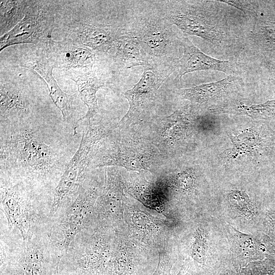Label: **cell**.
I'll use <instances>...</instances> for the list:
<instances>
[{"label":"cell","mask_w":275,"mask_h":275,"mask_svg":"<svg viewBox=\"0 0 275 275\" xmlns=\"http://www.w3.org/2000/svg\"><path fill=\"white\" fill-rule=\"evenodd\" d=\"M69 76L76 83L80 98L87 106V112L80 121L93 118L98 109L96 93L100 88L106 86L105 80L91 70L76 75L70 73Z\"/></svg>","instance_id":"obj_18"},{"label":"cell","mask_w":275,"mask_h":275,"mask_svg":"<svg viewBox=\"0 0 275 275\" xmlns=\"http://www.w3.org/2000/svg\"><path fill=\"white\" fill-rule=\"evenodd\" d=\"M229 199L232 206L241 215L247 218L256 215V209L245 192L232 190L229 194Z\"/></svg>","instance_id":"obj_22"},{"label":"cell","mask_w":275,"mask_h":275,"mask_svg":"<svg viewBox=\"0 0 275 275\" xmlns=\"http://www.w3.org/2000/svg\"><path fill=\"white\" fill-rule=\"evenodd\" d=\"M253 275H275V260H268L262 263Z\"/></svg>","instance_id":"obj_27"},{"label":"cell","mask_w":275,"mask_h":275,"mask_svg":"<svg viewBox=\"0 0 275 275\" xmlns=\"http://www.w3.org/2000/svg\"><path fill=\"white\" fill-rule=\"evenodd\" d=\"M44 1H32L24 18L1 36L0 51L13 45L33 43L47 49L55 29L53 8Z\"/></svg>","instance_id":"obj_8"},{"label":"cell","mask_w":275,"mask_h":275,"mask_svg":"<svg viewBox=\"0 0 275 275\" xmlns=\"http://www.w3.org/2000/svg\"><path fill=\"white\" fill-rule=\"evenodd\" d=\"M232 227L235 231L238 245L242 251L253 252L259 251L263 254L266 253L265 244L259 242L253 237L237 231L232 226Z\"/></svg>","instance_id":"obj_24"},{"label":"cell","mask_w":275,"mask_h":275,"mask_svg":"<svg viewBox=\"0 0 275 275\" xmlns=\"http://www.w3.org/2000/svg\"><path fill=\"white\" fill-rule=\"evenodd\" d=\"M167 19L184 34L198 36L226 53L243 49V33L219 1L173 2Z\"/></svg>","instance_id":"obj_2"},{"label":"cell","mask_w":275,"mask_h":275,"mask_svg":"<svg viewBox=\"0 0 275 275\" xmlns=\"http://www.w3.org/2000/svg\"><path fill=\"white\" fill-rule=\"evenodd\" d=\"M192 179L190 177L187 176H182L180 177L179 184L182 189H187L189 188L192 184Z\"/></svg>","instance_id":"obj_29"},{"label":"cell","mask_w":275,"mask_h":275,"mask_svg":"<svg viewBox=\"0 0 275 275\" xmlns=\"http://www.w3.org/2000/svg\"><path fill=\"white\" fill-rule=\"evenodd\" d=\"M36 228L12 249H1L0 275H53L61 258L49 238L47 226Z\"/></svg>","instance_id":"obj_5"},{"label":"cell","mask_w":275,"mask_h":275,"mask_svg":"<svg viewBox=\"0 0 275 275\" xmlns=\"http://www.w3.org/2000/svg\"><path fill=\"white\" fill-rule=\"evenodd\" d=\"M172 25L167 19L149 17L137 24L134 35H131L138 41L147 56L163 57L170 53L175 41Z\"/></svg>","instance_id":"obj_12"},{"label":"cell","mask_w":275,"mask_h":275,"mask_svg":"<svg viewBox=\"0 0 275 275\" xmlns=\"http://www.w3.org/2000/svg\"><path fill=\"white\" fill-rule=\"evenodd\" d=\"M123 220L121 184L118 176L107 169L105 171L103 185L95 204L92 223L115 231Z\"/></svg>","instance_id":"obj_10"},{"label":"cell","mask_w":275,"mask_h":275,"mask_svg":"<svg viewBox=\"0 0 275 275\" xmlns=\"http://www.w3.org/2000/svg\"><path fill=\"white\" fill-rule=\"evenodd\" d=\"M0 173L54 194L81 138L63 119L43 116L0 126Z\"/></svg>","instance_id":"obj_1"},{"label":"cell","mask_w":275,"mask_h":275,"mask_svg":"<svg viewBox=\"0 0 275 275\" xmlns=\"http://www.w3.org/2000/svg\"><path fill=\"white\" fill-rule=\"evenodd\" d=\"M100 188L86 175L78 189L69 197L49 220V238L62 257L76 236L93 222Z\"/></svg>","instance_id":"obj_4"},{"label":"cell","mask_w":275,"mask_h":275,"mask_svg":"<svg viewBox=\"0 0 275 275\" xmlns=\"http://www.w3.org/2000/svg\"><path fill=\"white\" fill-rule=\"evenodd\" d=\"M183 47V55L176 63L178 73L176 80H180L183 75L198 71H217L225 73L227 76L240 75V65L232 60H223L207 55L195 45L187 36L180 40Z\"/></svg>","instance_id":"obj_11"},{"label":"cell","mask_w":275,"mask_h":275,"mask_svg":"<svg viewBox=\"0 0 275 275\" xmlns=\"http://www.w3.org/2000/svg\"><path fill=\"white\" fill-rule=\"evenodd\" d=\"M214 113L246 115L263 120L275 119V99L263 103L247 105L240 101L226 102L211 108Z\"/></svg>","instance_id":"obj_19"},{"label":"cell","mask_w":275,"mask_h":275,"mask_svg":"<svg viewBox=\"0 0 275 275\" xmlns=\"http://www.w3.org/2000/svg\"><path fill=\"white\" fill-rule=\"evenodd\" d=\"M256 13L243 33V49L275 62V1H255Z\"/></svg>","instance_id":"obj_9"},{"label":"cell","mask_w":275,"mask_h":275,"mask_svg":"<svg viewBox=\"0 0 275 275\" xmlns=\"http://www.w3.org/2000/svg\"><path fill=\"white\" fill-rule=\"evenodd\" d=\"M34 108L33 99L26 90L14 82L1 81L0 126L40 116Z\"/></svg>","instance_id":"obj_13"},{"label":"cell","mask_w":275,"mask_h":275,"mask_svg":"<svg viewBox=\"0 0 275 275\" xmlns=\"http://www.w3.org/2000/svg\"><path fill=\"white\" fill-rule=\"evenodd\" d=\"M1 209L9 225L24 239L36 228L48 223L42 214L41 196L43 191L25 181L10 176L0 175Z\"/></svg>","instance_id":"obj_6"},{"label":"cell","mask_w":275,"mask_h":275,"mask_svg":"<svg viewBox=\"0 0 275 275\" xmlns=\"http://www.w3.org/2000/svg\"><path fill=\"white\" fill-rule=\"evenodd\" d=\"M177 275H191L189 271L183 266Z\"/></svg>","instance_id":"obj_30"},{"label":"cell","mask_w":275,"mask_h":275,"mask_svg":"<svg viewBox=\"0 0 275 275\" xmlns=\"http://www.w3.org/2000/svg\"><path fill=\"white\" fill-rule=\"evenodd\" d=\"M32 1H1L0 34L12 30L24 17Z\"/></svg>","instance_id":"obj_21"},{"label":"cell","mask_w":275,"mask_h":275,"mask_svg":"<svg viewBox=\"0 0 275 275\" xmlns=\"http://www.w3.org/2000/svg\"><path fill=\"white\" fill-rule=\"evenodd\" d=\"M172 264L166 258L159 255L158 262L154 272L152 275H171Z\"/></svg>","instance_id":"obj_26"},{"label":"cell","mask_w":275,"mask_h":275,"mask_svg":"<svg viewBox=\"0 0 275 275\" xmlns=\"http://www.w3.org/2000/svg\"><path fill=\"white\" fill-rule=\"evenodd\" d=\"M274 248H275V246H274Z\"/></svg>","instance_id":"obj_33"},{"label":"cell","mask_w":275,"mask_h":275,"mask_svg":"<svg viewBox=\"0 0 275 275\" xmlns=\"http://www.w3.org/2000/svg\"><path fill=\"white\" fill-rule=\"evenodd\" d=\"M224 275H228V274H224Z\"/></svg>","instance_id":"obj_32"},{"label":"cell","mask_w":275,"mask_h":275,"mask_svg":"<svg viewBox=\"0 0 275 275\" xmlns=\"http://www.w3.org/2000/svg\"><path fill=\"white\" fill-rule=\"evenodd\" d=\"M144 66V71L139 81L124 94L129 108L122 121L139 115L144 104L153 98L163 81L153 66L148 63Z\"/></svg>","instance_id":"obj_15"},{"label":"cell","mask_w":275,"mask_h":275,"mask_svg":"<svg viewBox=\"0 0 275 275\" xmlns=\"http://www.w3.org/2000/svg\"><path fill=\"white\" fill-rule=\"evenodd\" d=\"M113 56L128 68L148 64L147 54L131 35L120 36Z\"/></svg>","instance_id":"obj_20"},{"label":"cell","mask_w":275,"mask_h":275,"mask_svg":"<svg viewBox=\"0 0 275 275\" xmlns=\"http://www.w3.org/2000/svg\"><path fill=\"white\" fill-rule=\"evenodd\" d=\"M266 217L270 230L275 236V210H268L266 213Z\"/></svg>","instance_id":"obj_28"},{"label":"cell","mask_w":275,"mask_h":275,"mask_svg":"<svg viewBox=\"0 0 275 275\" xmlns=\"http://www.w3.org/2000/svg\"><path fill=\"white\" fill-rule=\"evenodd\" d=\"M244 82L240 75H229L213 82L200 84L189 88L178 90L182 98L202 104L221 99L238 91Z\"/></svg>","instance_id":"obj_16"},{"label":"cell","mask_w":275,"mask_h":275,"mask_svg":"<svg viewBox=\"0 0 275 275\" xmlns=\"http://www.w3.org/2000/svg\"><path fill=\"white\" fill-rule=\"evenodd\" d=\"M77 39L93 49L114 54L120 35L109 26L76 22L72 25Z\"/></svg>","instance_id":"obj_17"},{"label":"cell","mask_w":275,"mask_h":275,"mask_svg":"<svg viewBox=\"0 0 275 275\" xmlns=\"http://www.w3.org/2000/svg\"><path fill=\"white\" fill-rule=\"evenodd\" d=\"M46 50L54 67L65 71L76 68L91 70L96 60L91 50L77 39L52 40Z\"/></svg>","instance_id":"obj_14"},{"label":"cell","mask_w":275,"mask_h":275,"mask_svg":"<svg viewBox=\"0 0 275 275\" xmlns=\"http://www.w3.org/2000/svg\"><path fill=\"white\" fill-rule=\"evenodd\" d=\"M53 275H62V273L59 269V266L58 267V268L56 270Z\"/></svg>","instance_id":"obj_31"},{"label":"cell","mask_w":275,"mask_h":275,"mask_svg":"<svg viewBox=\"0 0 275 275\" xmlns=\"http://www.w3.org/2000/svg\"><path fill=\"white\" fill-rule=\"evenodd\" d=\"M263 72L269 81L275 84V62L267 58L260 57Z\"/></svg>","instance_id":"obj_25"},{"label":"cell","mask_w":275,"mask_h":275,"mask_svg":"<svg viewBox=\"0 0 275 275\" xmlns=\"http://www.w3.org/2000/svg\"><path fill=\"white\" fill-rule=\"evenodd\" d=\"M88 121L87 128L83 130L78 149L55 188L51 206L52 212H56L63 203L78 190L100 141L111 131L108 124L95 123L92 118Z\"/></svg>","instance_id":"obj_7"},{"label":"cell","mask_w":275,"mask_h":275,"mask_svg":"<svg viewBox=\"0 0 275 275\" xmlns=\"http://www.w3.org/2000/svg\"><path fill=\"white\" fill-rule=\"evenodd\" d=\"M114 231L94 223L85 228L62 257L60 271L74 275H107L115 246Z\"/></svg>","instance_id":"obj_3"},{"label":"cell","mask_w":275,"mask_h":275,"mask_svg":"<svg viewBox=\"0 0 275 275\" xmlns=\"http://www.w3.org/2000/svg\"><path fill=\"white\" fill-rule=\"evenodd\" d=\"M207 248V240L202 229L196 230L195 240L191 246L190 255L197 264L203 265L205 263Z\"/></svg>","instance_id":"obj_23"}]
</instances>
